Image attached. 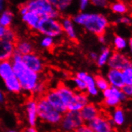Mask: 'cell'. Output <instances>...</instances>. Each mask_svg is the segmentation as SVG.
<instances>
[{
    "instance_id": "obj_24",
    "label": "cell",
    "mask_w": 132,
    "mask_h": 132,
    "mask_svg": "<svg viewBox=\"0 0 132 132\" xmlns=\"http://www.w3.org/2000/svg\"><path fill=\"white\" fill-rule=\"evenodd\" d=\"M22 19L30 28L36 30L41 18L34 12L28 11L27 13L22 15Z\"/></svg>"
},
{
    "instance_id": "obj_35",
    "label": "cell",
    "mask_w": 132,
    "mask_h": 132,
    "mask_svg": "<svg viewBox=\"0 0 132 132\" xmlns=\"http://www.w3.org/2000/svg\"><path fill=\"white\" fill-rule=\"evenodd\" d=\"M123 95H125L126 98H130L132 95V86H129V85H124V86L121 88Z\"/></svg>"
},
{
    "instance_id": "obj_11",
    "label": "cell",
    "mask_w": 132,
    "mask_h": 132,
    "mask_svg": "<svg viewBox=\"0 0 132 132\" xmlns=\"http://www.w3.org/2000/svg\"><path fill=\"white\" fill-rule=\"evenodd\" d=\"M43 96L46 99V101L60 114H63L65 112L67 111L66 105L64 104L63 100L59 97L55 89H51V90H47L45 93V95Z\"/></svg>"
},
{
    "instance_id": "obj_32",
    "label": "cell",
    "mask_w": 132,
    "mask_h": 132,
    "mask_svg": "<svg viewBox=\"0 0 132 132\" xmlns=\"http://www.w3.org/2000/svg\"><path fill=\"white\" fill-rule=\"evenodd\" d=\"M3 39H4L6 41H8L10 43H15L18 41V38L14 30L8 27V28H6V32L3 37Z\"/></svg>"
},
{
    "instance_id": "obj_42",
    "label": "cell",
    "mask_w": 132,
    "mask_h": 132,
    "mask_svg": "<svg viewBox=\"0 0 132 132\" xmlns=\"http://www.w3.org/2000/svg\"><path fill=\"white\" fill-rule=\"evenodd\" d=\"M6 30V27H3L1 24H0V38H3L5 32Z\"/></svg>"
},
{
    "instance_id": "obj_3",
    "label": "cell",
    "mask_w": 132,
    "mask_h": 132,
    "mask_svg": "<svg viewBox=\"0 0 132 132\" xmlns=\"http://www.w3.org/2000/svg\"><path fill=\"white\" fill-rule=\"evenodd\" d=\"M37 99V108H38V117L40 120L47 122L52 125H57L59 124L62 114L56 111L47 101L41 96L36 98Z\"/></svg>"
},
{
    "instance_id": "obj_17",
    "label": "cell",
    "mask_w": 132,
    "mask_h": 132,
    "mask_svg": "<svg viewBox=\"0 0 132 132\" xmlns=\"http://www.w3.org/2000/svg\"><path fill=\"white\" fill-rule=\"evenodd\" d=\"M14 43L0 38V62L11 60L14 54Z\"/></svg>"
},
{
    "instance_id": "obj_41",
    "label": "cell",
    "mask_w": 132,
    "mask_h": 132,
    "mask_svg": "<svg viewBox=\"0 0 132 132\" xmlns=\"http://www.w3.org/2000/svg\"><path fill=\"white\" fill-rule=\"evenodd\" d=\"M119 22H122V23H125V24H129V23L130 22V19H128V18H121L118 20Z\"/></svg>"
},
{
    "instance_id": "obj_22",
    "label": "cell",
    "mask_w": 132,
    "mask_h": 132,
    "mask_svg": "<svg viewBox=\"0 0 132 132\" xmlns=\"http://www.w3.org/2000/svg\"><path fill=\"white\" fill-rule=\"evenodd\" d=\"M61 25H62V28H63V31L66 33V35L72 41H76L77 35L75 33V30L73 25L72 20L69 18H65L63 19Z\"/></svg>"
},
{
    "instance_id": "obj_5",
    "label": "cell",
    "mask_w": 132,
    "mask_h": 132,
    "mask_svg": "<svg viewBox=\"0 0 132 132\" xmlns=\"http://www.w3.org/2000/svg\"><path fill=\"white\" fill-rule=\"evenodd\" d=\"M60 129L63 132H74L84 124L79 111H67L62 114L60 120Z\"/></svg>"
},
{
    "instance_id": "obj_33",
    "label": "cell",
    "mask_w": 132,
    "mask_h": 132,
    "mask_svg": "<svg viewBox=\"0 0 132 132\" xmlns=\"http://www.w3.org/2000/svg\"><path fill=\"white\" fill-rule=\"evenodd\" d=\"M72 82L74 84V87H75V90L79 92H86V84L83 81L79 79V78L74 77L72 79Z\"/></svg>"
},
{
    "instance_id": "obj_12",
    "label": "cell",
    "mask_w": 132,
    "mask_h": 132,
    "mask_svg": "<svg viewBox=\"0 0 132 132\" xmlns=\"http://www.w3.org/2000/svg\"><path fill=\"white\" fill-rule=\"evenodd\" d=\"M75 77L79 78V79L83 81L86 84V94L88 96H92L95 97L98 95L99 90L96 87L95 85V77L92 76L91 75L84 72V71H80L78 72L75 75Z\"/></svg>"
},
{
    "instance_id": "obj_1",
    "label": "cell",
    "mask_w": 132,
    "mask_h": 132,
    "mask_svg": "<svg viewBox=\"0 0 132 132\" xmlns=\"http://www.w3.org/2000/svg\"><path fill=\"white\" fill-rule=\"evenodd\" d=\"M11 61L12 63L14 75L19 79L22 90L31 93L33 95L37 86L41 81L39 74L29 70L22 63V55L18 53L14 52Z\"/></svg>"
},
{
    "instance_id": "obj_14",
    "label": "cell",
    "mask_w": 132,
    "mask_h": 132,
    "mask_svg": "<svg viewBox=\"0 0 132 132\" xmlns=\"http://www.w3.org/2000/svg\"><path fill=\"white\" fill-rule=\"evenodd\" d=\"M55 89L57 91L61 99L63 100L64 104L66 105L67 109L68 106H71L75 99L76 91H75L73 89H71L70 87L67 86V85L63 83H60Z\"/></svg>"
},
{
    "instance_id": "obj_29",
    "label": "cell",
    "mask_w": 132,
    "mask_h": 132,
    "mask_svg": "<svg viewBox=\"0 0 132 132\" xmlns=\"http://www.w3.org/2000/svg\"><path fill=\"white\" fill-rule=\"evenodd\" d=\"M122 75L124 84L132 86V65L123 69L122 71Z\"/></svg>"
},
{
    "instance_id": "obj_45",
    "label": "cell",
    "mask_w": 132,
    "mask_h": 132,
    "mask_svg": "<svg viewBox=\"0 0 132 132\" xmlns=\"http://www.w3.org/2000/svg\"><path fill=\"white\" fill-rule=\"evenodd\" d=\"M98 39L101 43H105V38H104V35H102V36H98Z\"/></svg>"
},
{
    "instance_id": "obj_15",
    "label": "cell",
    "mask_w": 132,
    "mask_h": 132,
    "mask_svg": "<svg viewBox=\"0 0 132 132\" xmlns=\"http://www.w3.org/2000/svg\"><path fill=\"white\" fill-rule=\"evenodd\" d=\"M27 119L30 127H35L38 122V108H37V99L36 98H30L27 99L25 104Z\"/></svg>"
},
{
    "instance_id": "obj_31",
    "label": "cell",
    "mask_w": 132,
    "mask_h": 132,
    "mask_svg": "<svg viewBox=\"0 0 132 132\" xmlns=\"http://www.w3.org/2000/svg\"><path fill=\"white\" fill-rule=\"evenodd\" d=\"M127 41L121 36H116L114 40V46L115 50L120 52V51L124 50L127 47Z\"/></svg>"
},
{
    "instance_id": "obj_2",
    "label": "cell",
    "mask_w": 132,
    "mask_h": 132,
    "mask_svg": "<svg viewBox=\"0 0 132 132\" xmlns=\"http://www.w3.org/2000/svg\"><path fill=\"white\" fill-rule=\"evenodd\" d=\"M74 21L78 24L83 26L90 32L98 37L104 35L108 27L106 18L98 14H79L74 18Z\"/></svg>"
},
{
    "instance_id": "obj_16",
    "label": "cell",
    "mask_w": 132,
    "mask_h": 132,
    "mask_svg": "<svg viewBox=\"0 0 132 132\" xmlns=\"http://www.w3.org/2000/svg\"><path fill=\"white\" fill-rule=\"evenodd\" d=\"M106 80L109 83L110 87H114L121 89L124 85L122 75V71L115 69H109L106 74Z\"/></svg>"
},
{
    "instance_id": "obj_49",
    "label": "cell",
    "mask_w": 132,
    "mask_h": 132,
    "mask_svg": "<svg viewBox=\"0 0 132 132\" xmlns=\"http://www.w3.org/2000/svg\"><path fill=\"white\" fill-rule=\"evenodd\" d=\"M3 0H0V4H3Z\"/></svg>"
},
{
    "instance_id": "obj_4",
    "label": "cell",
    "mask_w": 132,
    "mask_h": 132,
    "mask_svg": "<svg viewBox=\"0 0 132 132\" xmlns=\"http://www.w3.org/2000/svg\"><path fill=\"white\" fill-rule=\"evenodd\" d=\"M25 5L27 7L28 11L35 13L41 19H55L59 16L58 11L54 8L48 0H29Z\"/></svg>"
},
{
    "instance_id": "obj_44",
    "label": "cell",
    "mask_w": 132,
    "mask_h": 132,
    "mask_svg": "<svg viewBox=\"0 0 132 132\" xmlns=\"http://www.w3.org/2000/svg\"><path fill=\"white\" fill-rule=\"evenodd\" d=\"M4 94H3V92L2 91V90L0 89V103H3V101H4Z\"/></svg>"
},
{
    "instance_id": "obj_27",
    "label": "cell",
    "mask_w": 132,
    "mask_h": 132,
    "mask_svg": "<svg viewBox=\"0 0 132 132\" xmlns=\"http://www.w3.org/2000/svg\"><path fill=\"white\" fill-rule=\"evenodd\" d=\"M95 81L96 87L98 88L99 91H104L110 87L106 79L103 76L97 75L96 77H95Z\"/></svg>"
},
{
    "instance_id": "obj_18",
    "label": "cell",
    "mask_w": 132,
    "mask_h": 132,
    "mask_svg": "<svg viewBox=\"0 0 132 132\" xmlns=\"http://www.w3.org/2000/svg\"><path fill=\"white\" fill-rule=\"evenodd\" d=\"M89 96L86 94V92H79L76 91L75 99L72 104L68 106L67 111H80L82 108L89 103Z\"/></svg>"
},
{
    "instance_id": "obj_26",
    "label": "cell",
    "mask_w": 132,
    "mask_h": 132,
    "mask_svg": "<svg viewBox=\"0 0 132 132\" xmlns=\"http://www.w3.org/2000/svg\"><path fill=\"white\" fill-rule=\"evenodd\" d=\"M48 2L57 11H64L71 4L72 0H48Z\"/></svg>"
},
{
    "instance_id": "obj_28",
    "label": "cell",
    "mask_w": 132,
    "mask_h": 132,
    "mask_svg": "<svg viewBox=\"0 0 132 132\" xmlns=\"http://www.w3.org/2000/svg\"><path fill=\"white\" fill-rule=\"evenodd\" d=\"M12 18H13V14L10 11H6L0 16V24L3 27L8 28L11 23Z\"/></svg>"
},
{
    "instance_id": "obj_23",
    "label": "cell",
    "mask_w": 132,
    "mask_h": 132,
    "mask_svg": "<svg viewBox=\"0 0 132 132\" xmlns=\"http://www.w3.org/2000/svg\"><path fill=\"white\" fill-rule=\"evenodd\" d=\"M3 82L6 90L9 92L14 93V94H19V93H20L22 90L21 84L15 75L6 79Z\"/></svg>"
},
{
    "instance_id": "obj_21",
    "label": "cell",
    "mask_w": 132,
    "mask_h": 132,
    "mask_svg": "<svg viewBox=\"0 0 132 132\" xmlns=\"http://www.w3.org/2000/svg\"><path fill=\"white\" fill-rule=\"evenodd\" d=\"M14 75L13 66L11 60L0 62V78L5 81L6 79Z\"/></svg>"
},
{
    "instance_id": "obj_9",
    "label": "cell",
    "mask_w": 132,
    "mask_h": 132,
    "mask_svg": "<svg viewBox=\"0 0 132 132\" xmlns=\"http://www.w3.org/2000/svg\"><path fill=\"white\" fill-rule=\"evenodd\" d=\"M22 60L24 65L30 71L37 74L42 73L44 70V63L43 59L34 52L22 56Z\"/></svg>"
},
{
    "instance_id": "obj_20",
    "label": "cell",
    "mask_w": 132,
    "mask_h": 132,
    "mask_svg": "<svg viewBox=\"0 0 132 132\" xmlns=\"http://www.w3.org/2000/svg\"><path fill=\"white\" fill-rule=\"evenodd\" d=\"M14 52L19 55H25L33 52V46L29 41L27 40H19L14 43Z\"/></svg>"
},
{
    "instance_id": "obj_39",
    "label": "cell",
    "mask_w": 132,
    "mask_h": 132,
    "mask_svg": "<svg viewBox=\"0 0 132 132\" xmlns=\"http://www.w3.org/2000/svg\"><path fill=\"white\" fill-rule=\"evenodd\" d=\"M22 132H38V130L35 129V127H26Z\"/></svg>"
},
{
    "instance_id": "obj_8",
    "label": "cell",
    "mask_w": 132,
    "mask_h": 132,
    "mask_svg": "<svg viewBox=\"0 0 132 132\" xmlns=\"http://www.w3.org/2000/svg\"><path fill=\"white\" fill-rule=\"evenodd\" d=\"M87 125L94 132H115L109 116L101 113L96 119L89 122Z\"/></svg>"
},
{
    "instance_id": "obj_7",
    "label": "cell",
    "mask_w": 132,
    "mask_h": 132,
    "mask_svg": "<svg viewBox=\"0 0 132 132\" xmlns=\"http://www.w3.org/2000/svg\"><path fill=\"white\" fill-rule=\"evenodd\" d=\"M103 95L104 98L103 104L106 108L114 109L119 106L123 101L127 99L121 89L114 87H109L103 91Z\"/></svg>"
},
{
    "instance_id": "obj_38",
    "label": "cell",
    "mask_w": 132,
    "mask_h": 132,
    "mask_svg": "<svg viewBox=\"0 0 132 132\" xmlns=\"http://www.w3.org/2000/svg\"><path fill=\"white\" fill-rule=\"evenodd\" d=\"M89 3V0H80V6H81V9L84 10L85 8L87 7V4Z\"/></svg>"
},
{
    "instance_id": "obj_37",
    "label": "cell",
    "mask_w": 132,
    "mask_h": 132,
    "mask_svg": "<svg viewBox=\"0 0 132 132\" xmlns=\"http://www.w3.org/2000/svg\"><path fill=\"white\" fill-rule=\"evenodd\" d=\"M92 3L98 6H105L106 5V0H90Z\"/></svg>"
},
{
    "instance_id": "obj_40",
    "label": "cell",
    "mask_w": 132,
    "mask_h": 132,
    "mask_svg": "<svg viewBox=\"0 0 132 132\" xmlns=\"http://www.w3.org/2000/svg\"><path fill=\"white\" fill-rule=\"evenodd\" d=\"M19 11H20V13L23 15V14H25L26 13L28 12V9H27V7L26 6V5H22L20 6V8H19Z\"/></svg>"
},
{
    "instance_id": "obj_10",
    "label": "cell",
    "mask_w": 132,
    "mask_h": 132,
    "mask_svg": "<svg viewBox=\"0 0 132 132\" xmlns=\"http://www.w3.org/2000/svg\"><path fill=\"white\" fill-rule=\"evenodd\" d=\"M107 65L109 66L110 69L122 71L123 69L131 66V62L125 55H123L121 52L115 51L111 54L109 60H108Z\"/></svg>"
},
{
    "instance_id": "obj_30",
    "label": "cell",
    "mask_w": 132,
    "mask_h": 132,
    "mask_svg": "<svg viewBox=\"0 0 132 132\" xmlns=\"http://www.w3.org/2000/svg\"><path fill=\"white\" fill-rule=\"evenodd\" d=\"M111 8L114 12L119 13V14H125L127 12V10H128L127 5L123 2H116L111 4Z\"/></svg>"
},
{
    "instance_id": "obj_46",
    "label": "cell",
    "mask_w": 132,
    "mask_h": 132,
    "mask_svg": "<svg viewBox=\"0 0 132 132\" xmlns=\"http://www.w3.org/2000/svg\"><path fill=\"white\" fill-rule=\"evenodd\" d=\"M129 45H130V47L131 48V46H132V41H131V38H130V41H129Z\"/></svg>"
},
{
    "instance_id": "obj_6",
    "label": "cell",
    "mask_w": 132,
    "mask_h": 132,
    "mask_svg": "<svg viewBox=\"0 0 132 132\" xmlns=\"http://www.w3.org/2000/svg\"><path fill=\"white\" fill-rule=\"evenodd\" d=\"M36 30L41 34L51 38L58 37L63 32L61 23L51 18L41 19Z\"/></svg>"
},
{
    "instance_id": "obj_36",
    "label": "cell",
    "mask_w": 132,
    "mask_h": 132,
    "mask_svg": "<svg viewBox=\"0 0 132 132\" xmlns=\"http://www.w3.org/2000/svg\"><path fill=\"white\" fill-rule=\"evenodd\" d=\"M74 132H94L91 128L87 125V124H83L81 127H79L78 129H76Z\"/></svg>"
},
{
    "instance_id": "obj_25",
    "label": "cell",
    "mask_w": 132,
    "mask_h": 132,
    "mask_svg": "<svg viewBox=\"0 0 132 132\" xmlns=\"http://www.w3.org/2000/svg\"><path fill=\"white\" fill-rule=\"evenodd\" d=\"M111 54H112V52L109 47L103 48L101 53L99 55H98V58L96 59L97 65L100 67H103L105 65H106L108 63V60H109V59L111 55Z\"/></svg>"
},
{
    "instance_id": "obj_47",
    "label": "cell",
    "mask_w": 132,
    "mask_h": 132,
    "mask_svg": "<svg viewBox=\"0 0 132 132\" xmlns=\"http://www.w3.org/2000/svg\"><path fill=\"white\" fill-rule=\"evenodd\" d=\"M7 132H19L17 130H9V131H7Z\"/></svg>"
},
{
    "instance_id": "obj_48",
    "label": "cell",
    "mask_w": 132,
    "mask_h": 132,
    "mask_svg": "<svg viewBox=\"0 0 132 132\" xmlns=\"http://www.w3.org/2000/svg\"><path fill=\"white\" fill-rule=\"evenodd\" d=\"M2 8H3V4H0V11L2 10Z\"/></svg>"
},
{
    "instance_id": "obj_13",
    "label": "cell",
    "mask_w": 132,
    "mask_h": 132,
    "mask_svg": "<svg viewBox=\"0 0 132 132\" xmlns=\"http://www.w3.org/2000/svg\"><path fill=\"white\" fill-rule=\"evenodd\" d=\"M102 113L100 108L94 103H87L79 111V114L82 117L85 124H88L95 119H96L100 114Z\"/></svg>"
},
{
    "instance_id": "obj_43",
    "label": "cell",
    "mask_w": 132,
    "mask_h": 132,
    "mask_svg": "<svg viewBox=\"0 0 132 132\" xmlns=\"http://www.w3.org/2000/svg\"><path fill=\"white\" fill-rule=\"evenodd\" d=\"M90 58L93 61H96V59L98 58V54H96L95 52H91V53H90Z\"/></svg>"
},
{
    "instance_id": "obj_34",
    "label": "cell",
    "mask_w": 132,
    "mask_h": 132,
    "mask_svg": "<svg viewBox=\"0 0 132 132\" xmlns=\"http://www.w3.org/2000/svg\"><path fill=\"white\" fill-rule=\"evenodd\" d=\"M54 38L51 37H48V36H45L42 41H41V46L43 48H46V49H51L54 46Z\"/></svg>"
},
{
    "instance_id": "obj_19",
    "label": "cell",
    "mask_w": 132,
    "mask_h": 132,
    "mask_svg": "<svg viewBox=\"0 0 132 132\" xmlns=\"http://www.w3.org/2000/svg\"><path fill=\"white\" fill-rule=\"evenodd\" d=\"M114 127H122L126 122L125 111L122 107L118 106L113 109L111 117H109Z\"/></svg>"
}]
</instances>
